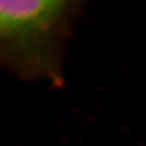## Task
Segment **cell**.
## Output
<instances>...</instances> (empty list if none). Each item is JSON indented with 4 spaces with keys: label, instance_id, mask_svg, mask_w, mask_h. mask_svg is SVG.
<instances>
[{
    "label": "cell",
    "instance_id": "6da1fadb",
    "mask_svg": "<svg viewBox=\"0 0 146 146\" xmlns=\"http://www.w3.org/2000/svg\"><path fill=\"white\" fill-rule=\"evenodd\" d=\"M81 4L70 0L2 1V64L21 79L59 85L64 51Z\"/></svg>",
    "mask_w": 146,
    "mask_h": 146
}]
</instances>
